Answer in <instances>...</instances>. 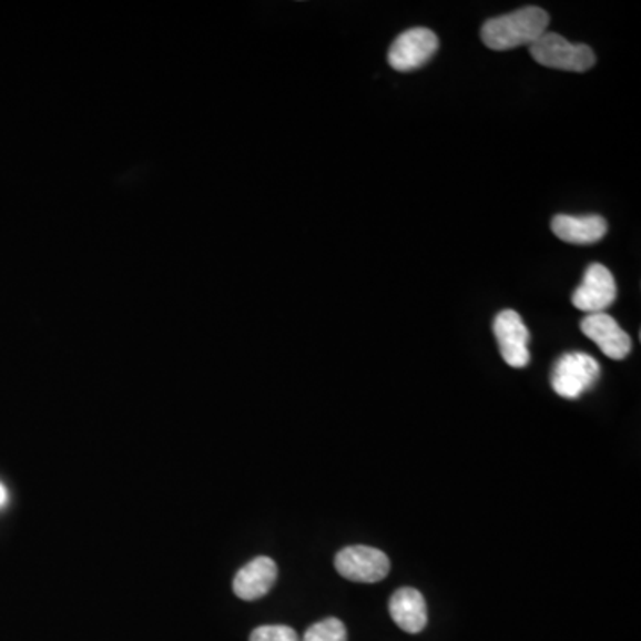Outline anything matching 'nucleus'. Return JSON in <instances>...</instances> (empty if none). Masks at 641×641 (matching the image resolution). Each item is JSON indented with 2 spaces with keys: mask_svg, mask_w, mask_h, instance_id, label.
Listing matches in <instances>:
<instances>
[{
  "mask_svg": "<svg viewBox=\"0 0 641 641\" xmlns=\"http://www.w3.org/2000/svg\"><path fill=\"white\" fill-rule=\"evenodd\" d=\"M617 299V284L608 267L592 264L584 273L583 284L573 291V307L587 314H599Z\"/></svg>",
  "mask_w": 641,
  "mask_h": 641,
  "instance_id": "7",
  "label": "nucleus"
},
{
  "mask_svg": "<svg viewBox=\"0 0 641 641\" xmlns=\"http://www.w3.org/2000/svg\"><path fill=\"white\" fill-rule=\"evenodd\" d=\"M601 376V367L587 353H564L552 370V389L563 399H578L592 389Z\"/></svg>",
  "mask_w": 641,
  "mask_h": 641,
  "instance_id": "3",
  "label": "nucleus"
},
{
  "mask_svg": "<svg viewBox=\"0 0 641 641\" xmlns=\"http://www.w3.org/2000/svg\"><path fill=\"white\" fill-rule=\"evenodd\" d=\"M335 569L344 579L355 583H378L390 572L389 556L367 546L344 547L335 556Z\"/></svg>",
  "mask_w": 641,
  "mask_h": 641,
  "instance_id": "4",
  "label": "nucleus"
},
{
  "mask_svg": "<svg viewBox=\"0 0 641 641\" xmlns=\"http://www.w3.org/2000/svg\"><path fill=\"white\" fill-rule=\"evenodd\" d=\"M581 332L587 335L588 339L593 340L611 360H623L631 353V337L606 312L588 314L581 320Z\"/></svg>",
  "mask_w": 641,
  "mask_h": 641,
  "instance_id": "8",
  "label": "nucleus"
},
{
  "mask_svg": "<svg viewBox=\"0 0 641 641\" xmlns=\"http://www.w3.org/2000/svg\"><path fill=\"white\" fill-rule=\"evenodd\" d=\"M278 578V567L267 556H258L235 573L234 593L243 601H257L272 590Z\"/></svg>",
  "mask_w": 641,
  "mask_h": 641,
  "instance_id": "9",
  "label": "nucleus"
},
{
  "mask_svg": "<svg viewBox=\"0 0 641 641\" xmlns=\"http://www.w3.org/2000/svg\"><path fill=\"white\" fill-rule=\"evenodd\" d=\"M250 641H299V638L287 625H261L252 632Z\"/></svg>",
  "mask_w": 641,
  "mask_h": 641,
  "instance_id": "13",
  "label": "nucleus"
},
{
  "mask_svg": "<svg viewBox=\"0 0 641 641\" xmlns=\"http://www.w3.org/2000/svg\"><path fill=\"white\" fill-rule=\"evenodd\" d=\"M549 28V14L542 8H522L513 13L490 19L481 28V40L492 50H511L531 45Z\"/></svg>",
  "mask_w": 641,
  "mask_h": 641,
  "instance_id": "1",
  "label": "nucleus"
},
{
  "mask_svg": "<svg viewBox=\"0 0 641 641\" xmlns=\"http://www.w3.org/2000/svg\"><path fill=\"white\" fill-rule=\"evenodd\" d=\"M494 334H496L499 352L502 360L513 369H522L531 360L529 355V330L525 320L516 311H502L494 320Z\"/></svg>",
  "mask_w": 641,
  "mask_h": 641,
  "instance_id": "6",
  "label": "nucleus"
},
{
  "mask_svg": "<svg viewBox=\"0 0 641 641\" xmlns=\"http://www.w3.org/2000/svg\"><path fill=\"white\" fill-rule=\"evenodd\" d=\"M6 497H8V494H6L4 485H0V506L4 505Z\"/></svg>",
  "mask_w": 641,
  "mask_h": 641,
  "instance_id": "14",
  "label": "nucleus"
},
{
  "mask_svg": "<svg viewBox=\"0 0 641 641\" xmlns=\"http://www.w3.org/2000/svg\"><path fill=\"white\" fill-rule=\"evenodd\" d=\"M529 54L546 69L561 72H588L596 67V54L584 43H570L556 32H543L529 45Z\"/></svg>",
  "mask_w": 641,
  "mask_h": 641,
  "instance_id": "2",
  "label": "nucleus"
},
{
  "mask_svg": "<svg viewBox=\"0 0 641 641\" xmlns=\"http://www.w3.org/2000/svg\"><path fill=\"white\" fill-rule=\"evenodd\" d=\"M438 50V38L426 28H414L399 34L389 50V64L398 72H414L428 63Z\"/></svg>",
  "mask_w": 641,
  "mask_h": 641,
  "instance_id": "5",
  "label": "nucleus"
},
{
  "mask_svg": "<svg viewBox=\"0 0 641 641\" xmlns=\"http://www.w3.org/2000/svg\"><path fill=\"white\" fill-rule=\"evenodd\" d=\"M302 641H348V631L339 619L320 620L307 629Z\"/></svg>",
  "mask_w": 641,
  "mask_h": 641,
  "instance_id": "12",
  "label": "nucleus"
},
{
  "mask_svg": "<svg viewBox=\"0 0 641 641\" xmlns=\"http://www.w3.org/2000/svg\"><path fill=\"white\" fill-rule=\"evenodd\" d=\"M389 613L398 628L408 634H417L425 631L428 623V608L425 597L416 588H399L393 593L389 601Z\"/></svg>",
  "mask_w": 641,
  "mask_h": 641,
  "instance_id": "10",
  "label": "nucleus"
},
{
  "mask_svg": "<svg viewBox=\"0 0 641 641\" xmlns=\"http://www.w3.org/2000/svg\"><path fill=\"white\" fill-rule=\"evenodd\" d=\"M551 228L558 240L583 246V244L599 243L608 232V223L604 217L596 216V214L592 216L560 214L552 220Z\"/></svg>",
  "mask_w": 641,
  "mask_h": 641,
  "instance_id": "11",
  "label": "nucleus"
}]
</instances>
